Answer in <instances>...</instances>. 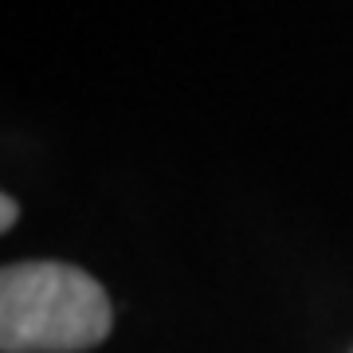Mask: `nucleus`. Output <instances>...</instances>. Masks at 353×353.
I'll return each instance as SVG.
<instances>
[{
	"instance_id": "nucleus-1",
	"label": "nucleus",
	"mask_w": 353,
	"mask_h": 353,
	"mask_svg": "<svg viewBox=\"0 0 353 353\" xmlns=\"http://www.w3.org/2000/svg\"><path fill=\"white\" fill-rule=\"evenodd\" d=\"M110 334V299L99 279L55 259L0 271V350L79 353Z\"/></svg>"
},
{
	"instance_id": "nucleus-2",
	"label": "nucleus",
	"mask_w": 353,
	"mask_h": 353,
	"mask_svg": "<svg viewBox=\"0 0 353 353\" xmlns=\"http://www.w3.org/2000/svg\"><path fill=\"white\" fill-rule=\"evenodd\" d=\"M12 220H16V201L4 196V201H0V228H12Z\"/></svg>"
}]
</instances>
